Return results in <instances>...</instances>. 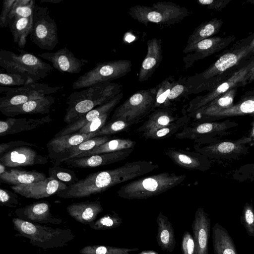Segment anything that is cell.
<instances>
[{"mask_svg":"<svg viewBox=\"0 0 254 254\" xmlns=\"http://www.w3.org/2000/svg\"><path fill=\"white\" fill-rule=\"evenodd\" d=\"M121 89L122 85L109 82L72 92L66 100L68 107L64 122L68 125L76 122L94 108L112 100L121 92Z\"/></svg>","mask_w":254,"mask_h":254,"instance_id":"1","label":"cell"},{"mask_svg":"<svg viewBox=\"0 0 254 254\" xmlns=\"http://www.w3.org/2000/svg\"><path fill=\"white\" fill-rule=\"evenodd\" d=\"M185 174L162 172L133 180L122 186L118 196L127 199H142L158 195L182 183Z\"/></svg>","mask_w":254,"mask_h":254,"instance_id":"2","label":"cell"},{"mask_svg":"<svg viewBox=\"0 0 254 254\" xmlns=\"http://www.w3.org/2000/svg\"><path fill=\"white\" fill-rule=\"evenodd\" d=\"M250 52L248 45L232 52L227 53L202 72L188 77L185 82L187 95L212 90L219 84L220 75L238 64Z\"/></svg>","mask_w":254,"mask_h":254,"instance_id":"3","label":"cell"},{"mask_svg":"<svg viewBox=\"0 0 254 254\" xmlns=\"http://www.w3.org/2000/svg\"><path fill=\"white\" fill-rule=\"evenodd\" d=\"M12 223L16 236L26 238L31 245L44 250L64 247L75 238L69 229H54L18 217L12 219Z\"/></svg>","mask_w":254,"mask_h":254,"instance_id":"4","label":"cell"},{"mask_svg":"<svg viewBox=\"0 0 254 254\" xmlns=\"http://www.w3.org/2000/svg\"><path fill=\"white\" fill-rule=\"evenodd\" d=\"M128 14L134 20L147 26L149 23L172 24L190 14L186 7L171 1H158L151 6L136 5L131 7Z\"/></svg>","mask_w":254,"mask_h":254,"instance_id":"5","label":"cell"},{"mask_svg":"<svg viewBox=\"0 0 254 254\" xmlns=\"http://www.w3.org/2000/svg\"><path fill=\"white\" fill-rule=\"evenodd\" d=\"M132 64L128 60L98 63L91 69L80 76L72 84V89L88 88L97 84L111 82L130 72Z\"/></svg>","mask_w":254,"mask_h":254,"instance_id":"6","label":"cell"},{"mask_svg":"<svg viewBox=\"0 0 254 254\" xmlns=\"http://www.w3.org/2000/svg\"><path fill=\"white\" fill-rule=\"evenodd\" d=\"M238 124L227 120L222 122H202L190 126H185L178 132V139H194L197 144H207L220 139L232 133Z\"/></svg>","mask_w":254,"mask_h":254,"instance_id":"7","label":"cell"},{"mask_svg":"<svg viewBox=\"0 0 254 254\" xmlns=\"http://www.w3.org/2000/svg\"><path fill=\"white\" fill-rule=\"evenodd\" d=\"M156 87L137 91L115 110L110 121L123 119L134 124L153 110Z\"/></svg>","mask_w":254,"mask_h":254,"instance_id":"8","label":"cell"},{"mask_svg":"<svg viewBox=\"0 0 254 254\" xmlns=\"http://www.w3.org/2000/svg\"><path fill=\"white\" fill-rule=\"evenodd\" d=\"M30 38L42 50L52 51L58 44L57 25L54 19L51 17L47 6L35 4Z\"/></svg>","mask_w":254,"mask_h":254,"instance_id":"9","label":"cell"},{"mask_svg":"<svg viewBox=\"0 0 254 254\" xmlns=\"http://www.w3.org/2000/svg\"><path fill=\"white\" fill-rule=\"evenodd\" d=\"M64 88V86H51L37 82L21 86H0V108L21 105L51 95Z\"/></svg>","mask_w":254,"mask_h":254,"instance_id":"10","label":"cell"},{"mask_svg":"<svg viewBox=\"0 0 254 254\" xmlns=\"http://www.w3.org/2000/svg\"><path fill=\"white\" fill-rule=\"evenodd\" d=\"M251 138L244 136L237 140L219 139L207 144H196L195 151L208 158L238 159L248 153Z\"/></svg>","mask_w":254,"mask_h":254,"instance_id":"11","label":"cell"},{"mask_svg":"<svg viewBox=\"0 0 254 254\" xmlns=\"http://www.w3.org/2000/svg\"><path fill=\"white\" fill-rule=\"evenodd\" d=\"M254 59L249 64L238 69L228 78L223 81L204 96H198L191 100L188 105L187 112L188 115L204 107L219 96L227 92L235 87L241 84L253 67Z\"/></svg>","mask_w":254,"mask_h":254,"instance_id":"12","label":"cell"},{"mask_svg":"<svg viewBox=\"0 0 254 254\" xmlns=\"http://www.w3.org/2000/svg\"><path fill=\"white\" fill-rule=\"evenodd\" d=\"M67 187L65 184L49 177L46 179L29 184L12 185L15 193L29 198L40 199L56 194Z\"/></svg>","mask_w":254,"mask_h":254,"instance_id":"13","label":"cell"},{"mask_svg":"<svg viewBox=\"0 0 254 254\" xmlns=\"http://www.w3.org/2000/svg\"><path fill=\"white\" fill-rule=\"evenodd\" d=\"M233 39L232 37L221 38L215 36L199 42L190 50L188 54L183 57L185 68H189L195 61L220 51Z\"/></svg>","mask_w":254,"mask_h":254,"instance_id":"14","label":"cell"},{"mask_svg":"<svg viewBox=\"0 0 254 254\" xmlns=\"http://www.w3.org/2000/svg\"><path fill=\"white\" fill-rule=\"evenodd\" d=\"M48 158L29 146H22L0 156V163L6 167H26L45 164Z\"/></svg>","mask_w":254,"mask_h":254,"instance_id":"15","label":"cell"},{"mask_svg":"<svg viewBox=\"0 0 254 254\" xmlns=\"http://www.w3.org/2000/svg\"><path fill=\"white\" fill-rule=\"evenodd\" d=\"M38 57L52 64L53 67L62 73H78L82 66L87 62L77 58L67 48L64 47L55 52H45Z\"/></svg>","mask_w":254,"mask_h":254,"instance_id":"16","label":"cell"},{"mask_svg":"<svg viewBox=\"0 0 254 254\" xmlns=\"http://www.w3.org/2000/svg\"><path fill=\"white\" fill-rule=\"evenodd\" d=\"M50 204L46 201H38L18 208L15 211L18 218L35 223L59 224L61 218L54 216L50 212Z\"/></svg>","mask_w":254,"mask_h":254,"instance_id":"17","label":"cell"},{"mask_svg":"<svg viewBox=\"0 0 254 254\" xmlns=\"http://www.w3.org/2000/svg\"><path fill=\"white\" fill-rule=\"evenodd\" d=\"M165 153L176 165L186 169L205 171L211 166L209 158L197 152L169 147L165 150Z\"/></svg>","mask_w":254,"mask_h":254,"instance_id":"18","label":"cell"},{"mask_svg":"<svg viewBox=\"0 0 254 254\" xmlns=\"http://www.w3.org/2000/svg\"><path fill=\"white\" fill-rule=\"evenodd\" d=\"M211 219L204 209L198 207L191 225L195 254H208Z\"/></svg>","mask_w":254,"mask_h":254,"instance_id":"19","label":"cell"},{"mask_svg":"<svg viewBox=\"0 0 254 254\" xmlns=\"http://www.w3.org/2000/svg\"><path fill=\"white\" fill-rule=\"evenodd\" d=\"M134 148L119 151L96 154L87 157L72 158L64 162L68 166L76 168H93L109 165L127 158Z\"/></svg>","mask_w":254,"mask_h":254,"instance_id":"20","label":"cell"},{"mask_svg":"<svg viewBox=\"0 0 254 254\" xmlns=\"http://www.w3.org/2000/svg\"><path fill=\"white\" fill-rule=\"evenodd\" d=\"M123 96V93L121 92L108 102L96 107L88 112L76 122L67 125L57 133L54 137H58L76 132L88 123L99 118L102 115L112 111L120 103Z\"/></svg>","mask_w":254,"mask_h":254,"instance_id":"21","label":"cell"},{"mask_svg":"<svg viewBox=\"0 0 254 254\" xmlns=\"http://www.w3.org/2000/svg\"><path fill=\"white\" fill-rule=\"evenodd\" d=\"M162 58L161 40L155 38L149 39L147 42V54L140 66L138 80L147 81L158 67Z\"/></svg>","mask_w":254,"mask_h":254,"instance_id":"22","label":"cell"},{"mask_svg":"<svg viewBox=\"0 0 254 254\" xmlns=\"http://www.w3.org/2000/svg\"><path fill=\"white\" fill-rule=\"evenodd\" d=\"M97 131L89 134L75 132L54 137L47 144L49 158L53 162L59 155L66 150L87 139L97 136Z\"/></svg>","mask_w":254,"mask_h":254,"instance_id":"23","label":"cell"},{"mask_svg":"<svg viewBox=\"0 0 254 254\" xmlns=\"http://www.w3.org/2000/svg\"><path fill=\"white\" fill-rule=\"evenodd\" d=\"M52 121L50 115L36 119L8 117L0 121V137L36 129Z\"/></svg>","mask_w":254,"mask_h":254,"instance_id":"24","label":"cell"},{"mask_svg":"<svg viewBox=\"0 0 254 254\" xmlns=\"http://www.w3.org/2000/svg\"><path fill=\"white\" fill-rule=\"evenodd\" d=\"M55 99L51 95L29 101L21 105L0 108L4 115L13 117L20 114H45L48 113Z\"/></svg>","mask_w":254,"mask_h":254,"instance_id":"25","label":"cell"},{"mask_svg":"<svg viewBox=\"0 0 254 254\" xmlns=\"http://www.w3.org/2000/svg\"><path fill=\"white\" fill-rule=\"evenodd\" d=\"M247 115L254 116V95L247 97L227 109L204 115L197 120L213 122L226 118Z\"/></svg>","mask_w":254,"mask_h":254,"instance_id":"26","label":"cell"},{"mask_svg":"<svg viewBox=\"0 0 254 254\" xmlns=\"http://www.w3.org/2000/svg\"><path fill=\"white\" fill-rule=\"evenodd\" d=\"M103 210L101 202L98 200L73 203L66 207L67 212L70 216L85 225L94 222Z\"/></svg>","mask_w":254,"mask_h":254,"instance_id":"27","label":"cell"},{"mask_svg":"<svg viewBox=\"0 0 254 254\" xmlns=\"http://www.w3.org/2000/svg\"><path fill=\"white\" fill-rule=\"evenodd\" d=\"M16 57L22 65L29 72L36 82L45 78L53 69L50 64L28 52L21 51L19 54H16Z\"/></svg>","mask_w":254,"mask_h":254,"instance_id":"28","label":"cell"},{"mask_svg":"<svg viewBox=\"0 0 254 254\" xmlns=\"http://www.w3.org/2000/svg\"><path fill=\"white\" fill-rule=\"evenodd\" d=\"M170 107L159 108L155 110L146 121L137 129L142 133L163 128L168 126L179 119Z\"/></svg>","mask_w":254,"mask_h":254,"instance_id":"29","label":"cell"},{"mask_svg":"<svg viewBox=\"0 0 254 254\" xmlns=\"http://www.w3.org/2000/svg\"><path fill=\"white\" fill-rule=\"evenodd\" d=\"M156 239L159 247L164 252L171 253L176 246L174 230L167 217L160 212L157 218Z\"/></svg>","mask_w":254,"mask_h":254,"instance_id":"30","label":"cell"},{"mask_svg":"<svg viewBox=\"0 0 254 254\" xmlns=\"http://www.w3.org/2000/svg\"><path fill=\"white\" fill-rule=\"evenodd\" d=\"M47 177L42 172L36 171H25L15 169L6 170L0 175V183L12 185L29 184L46 179Z\"/></svg>","mask_w":254,"mask_h":254,"instance_id":"31","label":"cell"},{"mask_svg":"<svg viewBox=\"0 0 254 254\" xmlns=\"http://www.w3.org/2000/svg\"><path fill=\"white\" fill-rule=\"evenodd\" d=\"M212 242L214 254H238L231 236L218 223L212 227Z\"/></svg>","mask_w":254,"mask_h":254,"instance_id":"32","label":"cell"},{"mask_svg":"<svg viewBox=\"0 0 254 254\" xmlns=\"http://www.w3.org/2000/svg\"><path fill=\"white\" fill-rule=\"evenodd\" d=\"M222 25V21L216 18L202 23L189 36L183 52L188 54L190 50L197 43L218 33Z\"/></svg>","mask_w":254,"mask_h":254,"instance_id":"33","label":"cell"},{"mask_svg":"<svg viewBox=\"0 0 254 254\" xmlns=\"http://www.w3.org/2000/svg\"><path fill=\"white\" fill-rule=\"evenodd\" d=\"M111 135H104L96 136L87 139L80 144L66 150L59 155L52 162L55 166H59L61 163L92 150L111 140Z\"/></svg>","mask_w":254,"mask_h":254,"instance_id":"34","label":"cell"},{"mask_svg":"<svg viewBox=\"0 0 254 254\" xmlns=\"http://www.w3.org/2000/svg\"><path fill=\"white\" fill-rule=\"evenodd\" d=\"M8 26L12 34L13 41L19 48L25 47L28 35L32 29L33 16L14 17L7 20Z\"/></svg>","mask_w":254,"mask_h":254,"instance_id":"35","label":"cell"},{"mask_svg":"<svg viewBox=\"0 0 254 254\" xmlns=\"http://www.w3.org/2000/svg\"><path fill=\"white\" fill-rule=\"evenodd\" d=\"M136 142L128 138L111 139L92 150L80 154L73 158H79L105 153L119 151L134 148Z\"/></svg>","mask_w":254,"mask_h":254,"instance_id":"36","label":"cell"},{"mask_svg":"<svg viewBox=\"0 0 254 254\" xmlns=\"http://www.w3.org/2000/svg\"><path fill=\"white\" fill-rule=\"evenodd\" d=\"M0 66L4 69L7 73L22 74L29 76L34 79L29 72L18 60L16 54L13 52L0 50Z\"/></svg>","mask_w":254,"mask_h":254,"instance_id":"37","label":"cell"},{"mask_svg":"<svg viewBox=\"0 0 254 254\" xmlns=\"http://www.w3.org/2000/svg\"><path fill=\"white\" fill-rule=\"evenodd\" d=\"M189 117L185 115L180 117L174 123L152 131L142 133V135L146 139H160L171 136L176 133L181 128L185 127L189 120Z\"/></svg>","mask_w":254,"mask_h":254,"instance_id":"38","label":"cell"},{"mask_svg":"<svg viewBox=\"0 0 254 254\" xmlns=\"http://www.w3.org/2000/svg\"><path fill=\"white\" fill-rule=\"evenodd\" d=\"M138 250L137 248L127 249L101 245H89L81 249L79 253L81 254H130V253Z\"/></svg>","mask_w":254,"mask_h":254,"instance_id":"39","label":"cell"},{"mask_svg":"<svg viewBox=\"0 0 254 254\" xmlns=\"http://www.w3.org/2000/svg\"><path fill=\"white\" fill-rule=\"evenodd\" d=\"M35 4L36 1L34 0H16L12 6L8 19L14 17H29L33 16Z\"/></svg>","mask_w":254,"mask_h":254,"instance_id":"40","label":"cell"},{"mask_svg":"<svg viewBox=\"0 0 254 254\" xmlns=\"http://www.w3.org/2000/svg\"><path fill=\"white\" fill-rule=\"evenodd\" d=\"M48 174L49 177L65 184L67 186L74 184L79 180L74 171L59 166L50 167L48 170Z\"/></svg>","mask_w":254,"mask_h":254,"instance_id":"41","label":"cell"},{"mask_svg":"<svg viewBox=\"0 0 254 254\" xmlns=\"http://www.w3.org/2000/svg\"><path fill=\"white\" fill-rule=\"evenodd\" d=\"M36 82L31 77L22 74L10 73L0 74V86H21Z\"/></svg>","mask_w":254,"mask_h":254,"instance_id":"42","label":"cell"},{"mask_svg":"<svg viewBox=\"0 0 254 254\" xmlns=\"http://www.w3.org/2000/svg\"><path fill=\"white\" fill-rule=\"evenodd\" d=\"M133 125V123L123 119L110 121L97 131V136L118 133L129 129Z\"/></svg>","mask_w":254,"mask_h":254,"instance_id":"43","label":"cell"},{"mask_svg":"<svg viewBox=\"0 0 254 254\" xmlns=\"http://www.w3.org/2000/svg\"><path fill=\"white\" fill-rule=\"evenodd\" d=\"M122 223L121 219L114 214H106L89 224V227L95 230H105L119 227Z\"/></svg>","mask_w":254,"mask_h":254,"instance_id":"44","label":"cell"},{"mask_svg":"<svg viewBox=\"0 0 254 254\" xmlns=\"http://www.w3.org/2000/svg\"><path fill=\"white\" fill-rule=\"evenodd\" d=\"M174 82V81L167 78L164 80L155 87V99L153 110L158 107H163Z\"/></svg>","mask_w":254,"mask_h":254,"instance_id":"45","label":"cell"},{"mask_svg":"<svg viewBox=\"0 0 254 254\" xmlns=\"http://www.w3.org/2000/svg\"><path fill=\"white\" fill-rule=\"evenodd\" d=\"M240 221L247 234L249 236L254 237V207L252 203L246 202L245 204Z\"/></svg>","mask_w":254,"mask_h":254,"instance_id":"46","label":"cell"},{"mask_svg":"<svg viewBox=\"0 0 254 254\" xmlns=\"http://www.w3.org/2000/svg\"><path fill=\"white\" fill-rule=\"evenodd\" d=\"M112 111H109L88 123L76 132L89 134L98 131L106 125Z\"/></svg>","mask_w":254,"mask_h":254,"instance_id":"47","label":"cell"},{"mask_svg":"<svg viewBox=\"0 0 254 254\" xmlns=\"http://www.w3.org/2000/svg\"><path fill=\"white\" fill-rule=\"evenodd\" d=\"M183 95H187V88L185 83H179L174 81L173 85L171 89L168 98L165 101L163 108L170 107L173 101Z\"/></svg>","mask_w":254,"mask_h":254,"instance_id":"48","label":"cell"},{"mask_svg":"<svg viewBox=\"0 0 254 254\" xmlns=\"http://www.w3.org/2000/svg\"><path fill=\"white\" fill-rule=\"evenodd\" d=\"M234 178L239 181L254 180V162L241 166L235 172Z\"/></svg>","mask_w":254,"mask_h":254,"instance_id":"49","label":"cell"},{"mask_svg":"<svg viewBox=\"0 0 254 254\" xmlns=\"http://www.w3.org/2000/svg\"><path fill=\"white\" fill-rule=\"evenodd\" d=\"M0 204L1 206L15 207L19 204L16 193L6 189H0Z\"/></svg>","mask_w":254,"mask_h":254,"instance_id":"50","label":"cell"},{"mask_svg":"<svg viewBox=\"0 0 254 254\" xmlns=\"http://www.w3.org/2000/svg\"><path fill=\"white\" fill-rule=\"evenodd\" d=\"M182 254H195V245L193 236L186 231L182 237L181 243Z\"/></svg>","mask_w":254,"mask_h":254,"instance_id":"51","label":"cell"},{"mask_svg":"<svg viewBox=\"0 0 254 254\" xmlns=\"http://www.w3.org/2000/svg\"><path fill=\"white\" fill-rule=\"evenodd\" d=\"M22 146H37L36 144L23 140L11 141L0 144V156L15 148Z\"/></svg>","mask_w":254,"mask_h":254,"instance_id":"52","label":"cell"},{"mask_svg":"<svg viewBox=\"0 0 254 254\" xmlns=\"http://www.w3.org/2000/svg\"><path fill=\"white\" fill-rule=\"evenodd\" d=\"M16 0H3L2 9L0 14V27H6L8 26L7 19L13 5Z\"/></svg>","mask_w":254,"mask_h":254,"instance_id":"53","label":"cell"},{"mask_svg":"<svg viewBox=\"0 0 254 254\" xmlns=\"http://www.w3.org/2000/svg\"><path fill=\"white\" fill-rule=\"evenodd\" d=\"M198 2L200 5H206L208 8L215 9H220L222 5H226L227 1L214 0H198Z\"/></svg>","mask_w":254,"mask_h":254,"instance_id":"54","label":"cell"},{"mask_svg":"<svg viewBox=\"0 0 254 254\" xmlns=\"http://www.w3.org/2000/svg\"><path fill=\"white\" fill-rule=\"evenodd\" d=\"M254 80V64L250 71L246 75L242 85L244 86Z\"/></svg>","mask_w":254,"mask_h":254,"instance_id":"55","label":"cell"},{"mask_svg":"<svg viewBox=\"0 0 254 254\" xmlns=\"http://www.w3.org/2000/svg\"><path fill=\"white\" fill-rule=\"evenodd\" d=\"M252 117H253V120L251 123V127L249 135V136L251 137L252 140L249 144L250 146H254V116H253Z\"/></svg>","mask_w":254,"mask_h":254,"instance_id":"56","label":"cell"},{"mask_svg":"<svg viewBox=\"0 0 254 254\" xmlns=\"http://www.w3.org/2000/svg\"><path fill=\"white\" fill-rule=\"evenodd\" d=\"M63 0H40V2H49L52 3H59Z\"/></svg>","mask_w":254,"mask_h":254,"instance_id":"57","label":"cell"},{"mask_svg":"<svg viewBox=\"0 0 254 254\" xmlns=\"http://www.w3.org/2000/svg\"><path fill=\"white\" fill-rule=\"evenodd\" d=\"M6 167L3 164L0 163V175L3 174L7 170Z\"/></svg>","mask_w":254,"mask_h":254,"instance_id":"58","label":"cell"},{"mask_svg":"<svg viewBox=\"0 0 254 254\" xmlns=\"http://www.w3.org/2000/svg\"><path fill=\"white\" fill-rule=\"evenodd\" d=\"M139 254H158L157 253L153 251H144L140 253Z\"/></svg>","mask_w":254,"mask_h":254,"instance_id":"59","label":"cell"},{"mask_svg":"<svg viewBox=\"0 0 254 254\" xmlns=\"http://www.w3.org/2000/svg\"><path fill=\"white\" fill-rule=\"evenodd\" d=\"M249 47L251 52L254 51V39L249 45Z\"/></svg>","mask_w":254,"mask_h":254,"instance_id":"60","label":"cell"}]
</instances>
